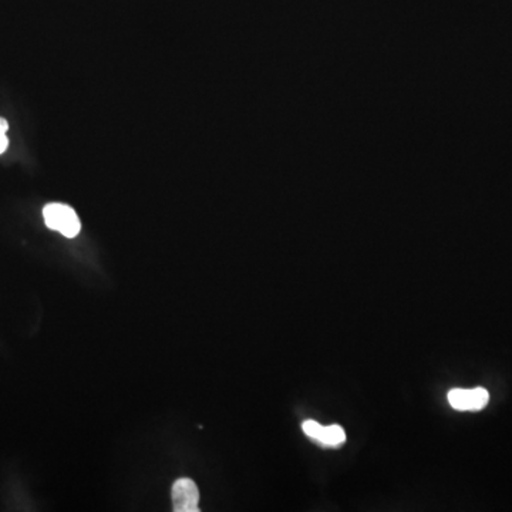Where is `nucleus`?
Segmentation results:
<instances>
[{"mask_svg":"<svg viewBox=\"0 0 512 512\" xmlns=\"http://www.w3.org/2000/svg\"><path fill=\"white\" fill-rule=\"evenodd\" d=\"M43 218L50 230L57 231L66 238H74L81 230L80 220L71 206L64 204H49L43 208Z\"/></svg>","mask_w":512,"mask_h":512,"instance_id":"1","label":"nucleus"},{"mask_svg":"<svg viewBox=\"0 0 512 512\" xmlns=\"http://www.w3.org/2000/svg\"><path fill=\"white\" fill-rule=\"evenodd\" d=\"M490 401V393L483 387L453 389L449 393V403L458 411L483 410Z\"/></svg>","mask_w":512,"mask_h":512,"instance_id":"2","label":"nucleus"},{"mask_svg":"<svg viewBox=\"0 0 512 512\" xmlns=\"http://www.w3.org/2000/svg\"><path fill=\"white\" fill-rule=\"evenodd\" d=\"M172 506L175 512H198L199 491L194 481L180 478L172 485Z\"/></svg>","mask_w":512,"mask_h":512,"instance_id":"3","label":"nucleus"},{"mask_svg":"<svg viewBox=\"0 0 512 512\" xmlns=\"http://www.w3.org/2000/svg\"><path fill=\"white\" fill-rule=\"evenodd\" d=\"M316 441L324 447H339L346 441L345 430L338 424L322 425Z\"/></svg>","mask_w":512,"mask_h":512,"instance_id":"4","label":"nucleus"},{"mask_svg":"<svg viewBox=\"0 0 512 512\" xmlns=\"http://www.w3.org/2000/svg\"><path fill=\"white\" fill-rule=\"evenodd\" d=\"M302 429H304V432L307 437L316 441L317 437H319V432H321L322 424L315 422V420H307V422H305L304 425H302Z\"/></svg>","mask_w":512,"mask_h":512,"instance_id":"5","label":"nucleus"},{"mask_svg":"<svg viewBox=\"0 0 512 512\" xmlns=\"http://www.w3.org/2000/svg\"><path fill=\"white\" fill-rule=\"evenodd\" d=\"M7 129H9V124L6 120L0 117V154H4L9 146V139L6 137Z\"/></svg>","mask_w":512,"mask_h":512,"instance_id":"6","label":"nucleus"}]
</instances>
